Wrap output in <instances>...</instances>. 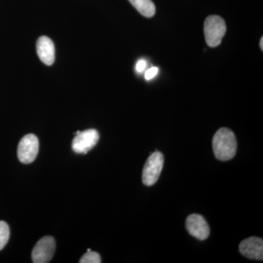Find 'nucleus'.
Segmentation results:
<instances>
[{"label": "nucleus", "instance_id": "nucleus-13", "mask_svg": "<svg viewBox=\"0 0 263 263\" xmlns=\"http://www.w3.org/2000/svg\"><path fill=\"white\" fill-rule=\"evenodd\" d=\"M158 70L157 67H151V68L148 69V70L145 72V79H146L147 81L154 79V78L157 76V74L158 73Z\"/></svg>", "mask_w": 263, "mask_h": 263}, {"label": "nucleus", "instance_id": "nucleus-4", "mask_svg": "<svg viewBox=\"0 0 263 263\" xmlns=\"http://www.w3.org/2000/svg\"><path fill=\"white\" fill-rule=\"evenodd\" d=\"M39 151V141L37 136L28 134L24 136L19 142L18 158L24 164L32 163L37 157Z\"/></svg>", "mask_w": 263, "mask_h": 263}, {"label": "nucleus", "instance_id": "nucleus-14", "mask_svg": "<svg viewBox=\"0 0 263 263\" xmlns=\"http://www.w3.org/2000/svg\"><path fill=\"white\" fill-rule=\"evenodd\" d=\"M147 66V62L146 60H139L136 64V70L137 72H139V73H141L143 71L146 70Z\"/></svg>", "mask_w": 263, "mask_h": 263}, {"label": "nucleus", "instance_id": "nucleus-6", "mask_svg": "<svg viewBox=\"0 0 263 263\" xmlns=\"http://www.w3.org/2000/svg\"><path fill=\"white\" fill-rule=\"evenodd\" d=\"M72 141V150L77 154H86L92 149L99 141L100 136L95 129H87L83 132L78 131Z\"/></svg>", "mask_w": 263, "mask_h": 263}, {"label": "nucleus", "instance_id": "nucleus-2", "mask_svg": "<svg viewBox=\"0 0 263 263\" xmlns=\"http://www.w3.org/2000/svg\"><path fill=\"white\" fill-rule=\"evenodd\" d=\"M226 30V22L219 15L208 17L204 24V33L207 44L210 47H216L220 45Z\"/></svg>", "mask_w": 263, "mask_h": 263}, {"label": "nucleus", "instance_id": "nucleus-9", "mask_svg": "<svg viewBox=\"0 0 263 263\" xmlns=\"http://www.w3.org/2000/svg\"><path fill=\"white\" fill-rule=\"evenodd\" d=\"M37 53L41 62L45 65H51L55 60V48L53 41L46 36H41L37 40Z\"/></svg>", "mask_w": 263, "mask_h": 263}, {"label": "nucleus", "instance_id": "nucleus-11", "mask_svg": "<svg viewBox=\"0 0 263 263\" xmlns=\"http://www.w3.org/2000/svg\"><path fill=\"white\" fill-rule=\"evenodd\" d=\"M10 238V228L4 221H0V250H2Z\"/></svg>", "mask_w": 263, "mask_h": 263}, {"label": "nucleus", "instance_id": "nucleus-8", "mask_svg": "<svg viewBox=\"0 0 263 263\" xmlns=\"http://www.w3.org/2000/svg\"><path fill=\"white\" fill-rule=\"evenodd\" d=\"M239 251L247 258L262 260L263 241L257 237H250L240 243Z\"/></svg>", "mask_w": 263, "mask_h": 263}, {"label": "nucleus", "instance_id": "nucleus-10", "mask_svg": "<svg viewBox=\"0 0 263 263\" xmlns=\"http://www.w3.org/2000/svg\"><path fill=\"white\" fill-rule=\"evenodd\" d=\"M129 1L143 16L151 18L155 14V5L152 0H129Z\"/></svg>", "mask_w": 263, "mask_h": 263}, {"label": "nucleus", "instance_id": "nucleus-5", "mask_svg": "<svg viewBox=\"0 0 263 263\" xmlns=\"http://www.w3.org/2000/svg\"><path fill=\"white\" fill-rule=\"evenodd\" d=\"M56 243L53 237L45 236L38 240L32 252V259L34 263L49 262L54 254Z\"/></svg>", "mask_w": 263, "mask_h": 263}, {"label": "nucleus", "instance_id": "nucleus-15", "mask_svg": "<svg viewBox=\"0 0 263 263\" xmlns=\"http://www.w3.org/2000/svg\"><path fill=\"white\" fill-rule=\"evenodd\" d=\"M260 47H261V49L263 50V37L261 38V41H260Z\"/></svg>", "mask_w": 263, "mask_h": 263}, {"label": "nucleus", "instance_id": "nucleus-12", "mask_svg": "<svg viewBox=\"0 0 263 263\" xmlns=\"http://www.w3.org/2000/svg\"><path fill=\"white\" fill-rule=\"evenodd\" d=\"M80 263H100L101 262V257L98 252H93V251L88 250L86 254L81 257Z\"/></svg>", "mask_w": 263, "mask_h": 263}, {"label": "nucleus", "instance_id": "nucleus-1", "mask_svg": "<svg viewBox=\"0 0 263 263\" xmlns=\"http://www.w3.org/2000/svg\"><path fill=\"white\" fill-rule=\"evenodd\" d=\"M212 146L217 160H231L237 152V141L234 133L228 128H221L213 138Z\"/></svg>", "mask_w": 263, "mask_h": 263}, {"label": "nucleus", "instance_id": "nucleus-7", "mask_svg": "<svg viewBox=\"0 0 263 263\" xmlns=\"http://www.w3.org/2000/svg\"><path fill=\"white\" fill-rule=\"evenodd\" d=\"M186 228L189 233L200 240L207 239L210 234V229L203 216L194 214L188 216Z\"/></svg>", "mask_w": 263, "mask_h": 263}, {"label": "nucleus", "instance_id": "nucleus-3", "mask_svg": "<svg viewBox=\"0 0 263 263\" xmlns=\"http://www.w3.org/2000/svg\"><path fill=\"white\" fill-rule=\"evenodd\" d=\"M164 165L163 155L160 152L152 154L143 170L142 181L146 186H152L158 181Z\"/></svg>", "mask_w": 263, "mask_h": 263}]
</instances>
